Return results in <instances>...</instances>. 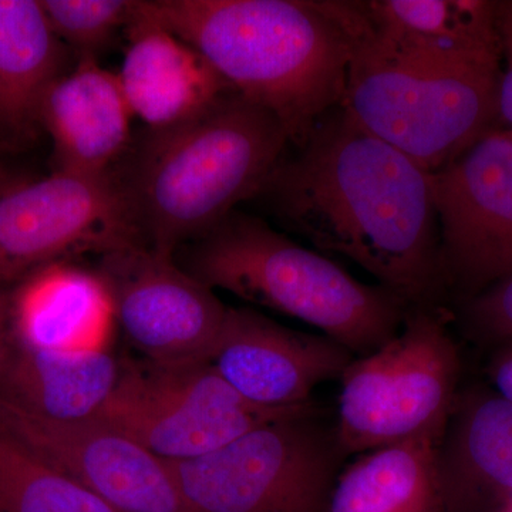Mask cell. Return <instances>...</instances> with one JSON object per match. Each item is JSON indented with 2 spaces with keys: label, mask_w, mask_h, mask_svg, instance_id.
<instances>
[{
  "label": "cell",
  "mask_w": 512,
  "mask_h": 512,
  "mask_svg": "<svg viewBox=\"0 0 512 512\" xmlns=\"http://www.w3.org/2000/svg\"><path fill=\"white\" fill-rule=\"evenodd\" d=\"M0 512H116L77 483L0 433Z\"/></svg>",
  "instance_id": "obj_22"
},
{
  "label": "cell",
  "mask_w": 512,
  "mask_h": 512,
  "mask_svg": "<svg viewBox=\"0 0 512 512\" xmlns=\"http://www.w3.org/2000/svg\"><path fill=\"white\" fill-rule=\"evenodd\" d=\"M28 181V178L15 173V171L10 170L6 165L0 164V197L5 195L6 192L12 191L13 188L28 183Z\"/></svg>",
  "instance_id": "obj_28"
},
{
  "label": "cell",
  "mask_w": 512,
  "mask_h": 512,
  "mask_svg": "<svg viewBox=\"0 0 512 512\" xmlns=\"http://www.w3.org/2000/svg\"><path fill=\"white\" fill-rule=\"evenodd\" d=\"M355 356L323 335L285 328L249 308H228L208 363L248 402L266 409L311 403Z\"/></svg>",
  "instance_id": "obj_13"
},
{
  "label": "cell",
  "mask_w": 512,
  "mask_h": 512,
  "mask_svg": "<svg viewBox=\"0 0 512 512\" xmlns=\"http://www.w3.org/2000/svg\"><path fill=\"white\" fill-rule=\"evenodd\" d=\"M446 291L464 301L512 274V131L495 128L433 173Z\"/></svg>",
  "instance_id": "obj_10"
},
{
  "label": "cell",
  "mask_w": 512,
  "mask_h": 512,
  "mask_svg": "<svg viewBox=\"0 0 512 512\" xmlns=\"http://www.w3.org/2000/svg\"><path fill=\"white\" fill-rule=\"evenodd\" d=\"M488 376L494 392L512 404V346L497 350L488 367Z\"/></svg>",
  "instance_id": "obj_26"
},
{
  "label": "cell",
  "mask_w": 512,
  "mask_h": 512,
  "mask_svg": "<svg viewBox=\"0 0 512 512\" xmlns=\"http://www.w3.org/2000/svg\"><path fill=\"white\" fill-rule=\"evenodd\" d=\"M181 249L178 264L202 284L308 323L355 357L392 339L410 309L247 212H231Z\"/></svg>",
  "instance_id": "obj_4"
},
{
  "label": "cell",
  "mask_w": 512,
  "mask_h": 512,
  "mask_svg": "<svg viewBox=\"0 0 512 512\" xmlns=\"http://www.w3.org/2000/svg\"><path fill=\"white\" fill-rule=\"evenodd\" d=\"M446 512L512 505V404L493 389L458 396L437 451Z\"/></svg>",
  "instance_id": "obj_16"
},
{
  "label": "cell",
  "mask_w": 512,
  "mask_h": 512,
  "mask_svg": "<svg viewBox=\"0 0 512 512\" xmlns=\"http://www.w3.org/2000/svg\"><path fill=\"white\" fill-rule=\"evenodd\" d=\"M439 444L419 437L363 453L333 484L326 512H446Z\"/></svg>",
  "instance_id": "obj_21"
},
{
  "label": "cell",
  "mask_w": 512,
  "mask_h": 512,
  "mask_svg": "<svg viewBox=\"0 0 512 512\" xmlns=\"http://www.w3.org/2000/svg\"><path fill=\"white\" fill-rule=\"evenodd\" d=\"M266 409L248 402L208 362L161 365L123 360L116 389L96 420L168 463L195 460L248 431L312 409Z\"/></svg>",
  "instance_id": "obj_8"
},
{
  "label": "cell",
  "mask_w": 512,
  "mask_h": 512,
  "mask_svg": "<svg viewBox=\"0 0 512 512\" xmlns=\"http://www.w3.org/2000/svg\"><path fill=\"white\" fill-rule=\"evenodd\" d=\"M291 141L271 111L229 90L194 119L148 130L119 180L141 241L174 256L254 200Z\"/></svg>",
  "instance_id": "obj_3"
},
{
  "label": "cell",
  "mask_w": 512,
  "mask_h": 512,
  "mask_svg": "<svg viewBox=\"0 0 512 512\" xmlns=\"http://www.w3.org/2000/svg\"><path fill=\"white\" fill-rule=\"evenodd\" d=\"M123 360L107 348H13L0 373V394L57 421L96 419L116 389Z\"/></svg>",
  "instance_id": "obj_19"
},
{
  "label": "cell",
  "mask_w": 512,
  "mask_h": 512,
  "mask_svg": "<svg viewBox=\"0 0 512 512\" xmlns=\"http://www.w3.org/2000/svg\"><path fill=\"white\" fill-rule=\"evenodd\" d=\"M461 318L474 339L497 349L512 346V274L464 301Z\"/></svg>",
  "instance_id": "obj_24"
},
{
  "label": "cell",
  "mask_w": 512,
  "mask_h": 512,
  "mask_svg": "<svg viewBox=\"0 0 512 512\" xmlns=\"http://www.w3.org/2000/svg\"><path fill=\"white\" fill-rule=\"evenodd\" d=\"M127 49L119 76L131 113L148 130L194 119L232 89L194 49L138 5L126 28Z\"/></svg>",
  "instance_id": "obj_14"
},
{
  "label": "cell",
  "mask_w": 512,
  "mask_h": 512,
  "mask_svg": "<svg viewBox=\"0 0 512 512\" xmlns=\"http://www.w3.org/2000/svg\"><path fill=\"white\" fill-rule=\"evenodd\" d=\"M116 308L99 272L69 261L26 276L12 293L16 345L45 350L107 348Z\"/></svg>",
  "instance_id": "obj_18"
},
{
  "label": "cell",
  "mask_w": 512,
  "mask_h": 512,
  "mask_svg": "<svg viewBox=\"0 0 512 512\" xmlns=\"http://www.w3.org/2000/svg\"><path fill=\"white\" fill-rule=\"evenodd\" d=\"M460 356L439 306H413L380 348L355 357L339 377L335 440L340 454L441 440L457 400Z\"/></svg>",
  "instance_id": "obj_6"
},
{
  "label": "cell",
  "mask_w": 512,
  "mask_h": 512,
  "mask_svg": "<svg viewBox=\"0 0 512 512\" xmlns=\"http://www.w3.org/2000/svg\"><path fill=\"white\" fill-rule=\"evenodd\" d=\"M312 409L269 421L217 451L168 463L195 512H326L335 436Z\"/></svg>",
  "instance_id": "obj_7"
},
{
  "label": "cell",
  "mask_w": 512,
  "mask_h": 512,
  "mask_svg": "<svg viewBox=\"0 0 512 512\" xmlns=\"http://www.w3.org/2000/svg\"><path fill=\"white\" fill-rule=\"evenodd\" d=\"M64 59L42 2L0 0V136H35L47 93L66 73Z\"/></svg>",
  "instance_id": "obj_20"
},
{
  "label": "cell",
  "mask_w": 512,
  "mask_h": 512,
  "mask_svg": "<svg viewBox=\"0 0 512 512\" xmlns=\"http://www.w3.org/2000/svg\"><path fill=\"white\" fill-rule=\"evenodd\" d=\"M133 119L119 76L79 56L47 93L40 126L52 138L56 171L101 177L126 151Z\"/></svg>",
  "instance_id": "obj_15"
},
{
  "label": "cell",
  "mask_w": 512,
  "mask_h": 512,
  "mask_svg": "<svg viewBox=\"0 0 512 512\" xmlns=\"http://www.w3.org/2000/svg\"><path fill=\"white\" fill-rule=\"evenodd\" d=\"M350 40L342 109L357 126L433 174L500 128L503 66H457L397 55L363 25L356 0H339Z\"/></svg>",
  "instance_id": "obj_5"
},
{
  "label": "cell",
  "mask_w": 512,
  "mask_h": 512,
  "mask_svg": "<svg viewBox=\"0 0 512 512\" xmlns=\"http://www.w3.org/2000/svg\"><path fill=\"white\" fill-rule=\"evenodd\" d=\"M97 256L117 326L143 359L161 365L208 362L228 311L214 289L188 274L175 256L143 242Z\"/></svg>",
  "instance_id": "obj_11"
},
{
  "label": "cell",
  "mask_w": 512,
  "mask_h": 512,
  "mask_svg": "<svg viewBox=\"0 0 512 512\" xmlns=\"http://www.w3.org/2000/svg\"><path fill=\"white\" fill-rule=\"evenodd\" d=\"M130 242L143 241L111 173L55 171L0 197V285L73 255H100Z\"/></svg>",
  "instance_id": "obj_9"
},
{
  "label": "cell",
  "mask_w": 512,
  "mask_h": 512,
  "mask_svg": "<svg viewBox=\"0 0 512 512\" xmlns=\"http://www.w3.org/2000/svg\"><path fill=\"white\" fill-rule=\"evenodd\" d=\"M140 9L205 57L301 146L342 104L350 57L339 0H141Z\"/></svg>",
  "instance_id": "obj_2"
},
{
  "label": "cell",
  "mask_w": 512,
  "mask_h": 512,
  "mask_svg": "<svg viewBox=\"0 0 512 512\" xmlns=\"http://www.w3.org/2000/svg\"><path fill=\"white\" fill-rule=\"evenodd\" d=\"M12 340V293L0 286V373L12 353Z\"/></svg>",
  "instance_id": "obj_27"
},
{
  "label": "cell",
  "mask_w": 512,
  "mask_h": 512,
  "mask_svg": "<svg viewBox=\"0 0 512 512\" xmlns=\"http://www.w3.org/2000/svg\"><path fill=\"white\" fill-rule=\"evenodd\" d=\"M497 25L503 53L498 114L501 128L512 131V0L497 2Z\"/></svg>",
  "instance_id": "obj_25"
},
{
  "label": "cell",
  "mask_w": 512,
  "mask_h": 512,
  "mask_svg": "<svg viewBox=\"0 0 512 512\" xmlns=\"http://www.w3.org/2000/svg\"><path fill=\"white\" fill-rule=\"evenodd\" d=\"M285 154L254 200L319 251L345 256L413 306L446 288L433 174L367 133L342 106Z\"/></svg>",
  "instance_id": "obj_1"
},
{
  "label": "cell",
  "mask_w": 512,
  "mask_h": 512,
  "mask_svg": "<svg viewBox=\"0 0 512 512\" xmlns=\"http://www.w3.org/2000/svg\"><path fill=\"white\" fill-rule=\"evenodd\" d=\"M363 25L397 55L457 66H503L497 2L359 0Z\"/></svg>",
  "instance_id": "obj_17"
},
{
  "label": "cell",
  "mask_w": 512,
  "mask_h": 512,
  "mask_svg": "<svg viewBox=\"0 0 512 512\" xmlns=\"http://www.w3.org/2000/svg\"><path fill=\"white\" fill-rule=\"evenodd\" d=\"M0 433L59 468L116 512H195L170 466L101 421H57L0 394Z\"/></svg>",
  "instance_id": "obj_12"
},
{
  "label": "cell",
  "mask_w": 512,
  "mask_h": 512,
  "mask_svg": "<svg viewBox=\"0 0 512 512\" xmlns=\"http://www.w3.org/2000/svg\"><path fill=\"white\" fill-rule=\"evenodd\" d=\"M53 32L79 56L97 57L133 16V0H43Z\"/></svg>",
  "instance_id": "obj_23"
}]
</instances>
